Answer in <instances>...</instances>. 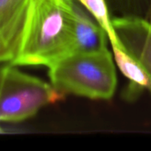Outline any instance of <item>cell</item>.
<instances>
[{"label":"cell","mask_w":151,"mask_h":151,"mask_svg":"<svg viewBox=\"0 0 151 151\" xmlns=\"http://www.w3.org/2000/svg\"><path fill=\"white\" fill-rule=\"evenodd\" d=\"M73 53L71 0H31L19 52L12 65L49 68Z\"/></svg>","instance_id":"6da1fadb"},{"label":"cell","mask_w":151,"mask_h":151,"mask_svg":"<svg viewBox=\"0 0 151 151\" xmlns=\"http://www.w3.org/2000/svg\"><path fill=\"white\" fill-rule=\"evenodd\" d=\"M52 86L62 95L109 100L115 93L117 75L108 49L73 53L49 67Z\"/></svg>","instance_id":"7a4b0ae2"},{"label":"cell","mask_w":151,"mask_h":151,"mask_svg":"<svg viewBox=\"0 0 151 151\" xmlns=\"http://www.w3.org/2000/svg\"><path fill=\"white\" fill-rule=\"evenodd\" d=\"M64 97L50 82L20 71L18 65H0V127L29 119Z\"/></svg>","instance_id":"3957f363"},{"label":"cell","mask_w":151,"mask_h":151,"mask_svg":"<svg viewBox=\"0 0 151 151\" xmlns=\"http://www.w3.org/2000/svg\"><path fill=\"white\" fill-rule=\"evenodd\" d=\"M111 25L120 45L143 69L151 94V21L139 15H123L111 19Z\"/></svg>","instance_id":"277c9868"},{"label":"cell","mask_w":151,"mask_h":151,"mask_svg":"<svg viewBox=\"0 0 151 151\" xmlns=\"http://www.w3.org/2000/svg\"><path fill=\"white\" fill-rule=\"evenodd\" d=\"M31 0H0V64L17 58Z\"/></svg>","instance_id":"5b68a950"},{"label":"cell","mask_w":151,"mask_h":151,"mask_svg":"<svg viewBox=\"0 0 151 151\" xmlns=\"http://www.w3.org/2000/svg\"><path fill=\"white\" fill-rule=\"evenodd\" d=\"M73 14L74 53L100 51L107 48L108 34L78 0H71Z\"/></svg>","instance_id":"8992f818"},{"label":"cell","mask_w":151,"mask_h":151,"mask_svg":"<svg viewBox=\"0 0 151 151\" xmlns=\"http://www.w3.org/2000/svg\"><path fill=\"white\" fill-rule=\"evenodd\" d=\"M111 45L118 67L130 81L126 89L125 97L127 100H134L145 88H149V80L140 64L123 49L120 43Z\"/></svg>","instance_id":"52a82bcc"},{"label":"cell","mask_w":151,"mask_h":151,"mask_svg":"<svg viewBox=\"0 0 151 151\" xmlns=\"http://www.w3.org/2000/svg\"><path fill=\"white\" fill-rule=\"evenodd\" d=\"M96 18L109 36L111 44H119L114 33L106 0H78Z\"/></svg>","instance_id":"ba28073f"},{"label":"cell","mask_w":151,"mask_h":151,"mask_svg":"<svg viewBox=\"0 0 151 151\" xmlns=\"http://www.w3.org/2000/svg\"><path fill=\"white\" fill-rule=\"evenodd\" d=\"M107 3L110 1L111 4L120 10L121 12H124V15H137V12L135 8L141 6L142 0H106Z\"/></svg>","instance_id":"9c48e42d"},{"label":"cell","mask_w":151,"mask_h":151,"mask_svg":"<svg viewBox=\"0 0 151 151\" xmlns=\"http://www.w3.org/2000/svg\"><path fill=\"white\" fill-rule=\"evenodd\" d=\"M0 65H1V64H0ZM0 133H3V128H2L1 127H0Z\"/></svg>","instance_id":"30bf717a"},{"label":"cell","mask_w":151,"mask_h":151,"mask_svg":"<svg viewBox=\"0 0 151 151\" xmlns=\"http://www.w3.org/2000/svg\"><path fill=\"white\" fill-rule=\"evenodd\" d=\"M150 15H151V13H150ZM150 21H151V19H150Z\"/></svg>","instance_id":"8fae6325"}]
</instances>
